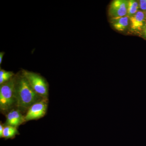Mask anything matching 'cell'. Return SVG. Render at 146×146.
<instances>
[{"instance_id": "cell-9", "label": "cell", "mask_w": 146, "mask_h": 146, "mask_svg": "<svg viewBox=\"0 0 146 146\" xmlns=\"http://www.w3.org/2000/svg\"><path fill=\"white\" fill-rule=\"evenodd\" d=\"M18 134L19 132L17 128L9 125H4L2 138L6 139L12 138Z\"/></svg>"}, {"instance_id": "cell-3", "label": "cell", "mask_w": 146, "mask_h": 146, "mask_svg": "<svg viewBox=\"0 0 146 146\" xmlns=\"http://www.w3.org/2000/svg\"><path fill=\"white\" fill-rule=\"evenodd\" d=\"M21 73L36 94L43 98L48 99V84L43 77L36 73L26 70H23Z\"/></svg>"}, {"instance_id": "cell-13", "label": "cell", "mask_w": 146, "mask_h": 146, "mask_svg": "<svg viewBox=\"0 0 146 146\" xmlns=\"http://www.w3.org/2000/svg\"><path fill=\"white\" fill-rule=\"evenodd\" d=\"M1 123L0 124V137L2 138V136L3 131L4 128V126H3Z\"/></svg>"}, {"instance_id": "cell-7", "label": "cell", "mask_w": 146, "mask_h": 146, "mask_svg": "<svg viewBox=\"0 0 146 146\" xmlns=\"http://www.w3.org/2000/svg\"><path fill=\"white\" fill-rule=\"evenodd\" d=\"M26 122L25 116L18 109H13L7 113L5 125H9L18 128Z\"/></svg>"}, {"instance_id": "cell-1", "label": "cell", "mask_w": 146, "mask_h": 146, "mask_svg": "<svg viewBox=\"0 0 146 146\" xmlns=\"http://www.w3.org/2000/svg\"><path fill=\"white\" fill-rule=\"evenodd\" d=\"M15 97L16 106L22 113L44 99L33 90L22 73L15 75Z\"/></svg>"}, {"instance_id": "cell-11", "label": "cell", "mask_w": 146, "mask_h": 146, "mask_svg": "<svg viewBox=\"0 0 146 146\" xmlns=\"http://www.w3.org/2000/svg\"><path fill=\"white\" fill-rule=\"evenodd\" d=\"M14 73L12 72L7 71L1 69L0 70V84L5 83L15 76Z\"/></svg>"}, {"instance_id": "cell-15", "label": "cell", "mask_w": 146, "mask_h": 146, "mask_svg": "<svg viewBox=\"0 0 146 146\" xmlns=\"http://www.w3.org/2000/svg\"><path fill=\"white\" fill-rule=\"evenodd\" d=\"M142 35H143L144 37H145V38L146 39V25L144 27Z\"/></svg>"}, {"instance_id": "cell-14", "label": "cell", "mask_w": 146, "mask_h": 146, "mask_svg": "<svg viewBox=\"0 0 146 146\" xmlns=\"http://www.w3.org/2000/svg\"><path fill=\"white\" fill-rule=\"evenodd\" d=\"M5 54V52H1L0 53V64H1L2 63L3 58Z\"/></svg>"}, {"instance_id": "cell-6", "label": "cell", "mask_w": 146, "mask_h": 146, "mask_svg": "<svg viewBox=\"0 0 146 146\" xmlns=\"http://www.w3.org/2000/svg\"><path fill=\"white\" fill-rule=\"evenodd\" d=\"M129 1L115 0L111 3L108 9V14L111 18H119L127 15Z\"/></svg>"}, {"instance_id": "cell-12", "label": "cell", "mask_w": 146, "mask_h": 146, "mask_svg": "<svg viewBox=\"0 0 146 146\" xmlns=\"http://www.w3.org/2000/svg\"><path fill=\"white\" fill-rule=\"evenodd\" d=\"M139 7L141 11H146V0H141L139 1Z\"/></svg>"}, {"instance_id": "cell-16", "label": "cell", "mask_w": 146, "mask_h": 146, "mask_svg": "<svg viewBox=\"0 0 146 146\" xmlns=\"http://www.w3.org/2000/svg\"><path fill=\"white\" fill-rule=\"evenodd\" d=\"M145 13L146 15V12H145Z\"/></svg>"}, {"instance_id": "cell-4", "label": "cell", "mask_w": 146, "mask_h": 146, "mask_svg": "<svg viewBox=\"0 0 146 146\" xmlns=\"http://www.w3.org/2000/svg\"><path fill=\"white\" fill-rule=\"evenodd\" d=\"M48 99H43L31 106L25 115L26 122L39 119L44 117L46 113Z\"/></svg>"}, {"instance_id": "cell-5", "label": "cell", "mask_w": 146, "mask_h": 146, "mask_svg": "<svg viewBox=\"0 0 146 146\" xmlns=\"http://www.w3.org/2000/svg\"><path fill=\"white\" fill-rule=\"evenodd\" d=\"M129 31L135 34H142L146 25L145 13L139 10L133 16L129 18Z\"/></svg>"}, {"instance_id": "cell-10", "label": "cell", "mask_w": 146, "mask_h": 146, "mask_svg": "<svg viewBox=\"0 0 146 146\" xmlns=\"http://www.w3.org/2000/svg\"><path fill=\"white\" fill-rule=\"evenodd\" d=\"M140 9L139 2L135 0L129 1L128 7L127 16L129 18L133 16L139 11Z\"/></svg>"}, {"instance_id": "cell-8", "label": "cell", "mask_w": 146, "mask_h": 146, "mask_svg": "<svg viewBox=\"0 0 146 146\" xmlns=\"http://www.w3.org/2000/svg\"><path fill=\"white\" fill-rule=\"evenodd\" d=\"M110 21L113 28L119 31H125L129 27L130 19L127 16L111 18Z\"/></svg>"}, {"instance_id": "cell-2", "label": "cell", "mask_w": 146, "mask_h": 146, "mask_svg": "<svg viewBox=\"0 0 146 146\" xmlns=\"http://www.w3.org/2000/svg\"><path fill=\"white\" fill-rule=\"evenodd\" d=\"M15 76L0 86V110L2 113H8L16 106Z\"/></svg>"}]
</instances>
